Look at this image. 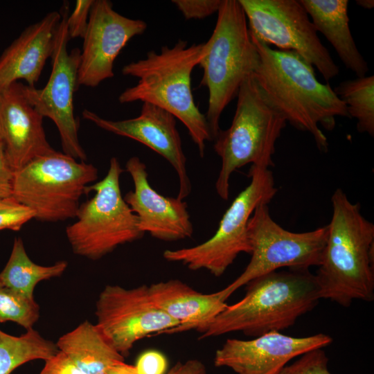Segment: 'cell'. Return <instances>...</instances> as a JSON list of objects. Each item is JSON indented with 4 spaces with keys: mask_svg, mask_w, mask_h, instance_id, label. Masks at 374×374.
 Here are the masks:
<instances>
[{
    "mask_svg": "<svg viewBox=\"0 0 374 374\" xmlns=\"http://www.w3.org/2000/svg\"><path fill=\"white\" fill-rule=\"evenodd\" d=\"M251 38L259 55L253 76L264 98L286 122L311 134L321 152H327L328 139L319 125L331 131L337 117L350 118L345 104L328 83L319 81L314 67L298 53Z\"/></svg>",
    "mask_w": 374,
    "mask_h": 374,
    "instance_id": "obj_1",
    "label": "cell"
},
{
    "mask_svg": "<svg viewBox=\"0 0 374 374\" xmlns=\"http://www.w3.org/2000/svg\"><path fill=\"white\" fill-rule=\"evenodd\" d=\"M244 297L227 305L198 332L202 339L240 332L249 337L292 326L321 299L315 274L285 269L258 276L246 285Z\"/></svg>",
    "mask_w": 374,
    "mask_h": 374,
    "instance_id": "obj_2",
    "label": "cell"
},
{
    "mask_svg": "<svg viewBox=\"0 0 374 374\" xmlns=\"http://www.w3.org/2000/svg\"><path fill=\"white\" fill-rule=\"evenodd\" d=\"M323 258L315 274L321 299L344 307L374 299V224L337 188Z\"/></svg>",
    "mask_w": 374,
    "mask_h": 374,
    "instance_id": "obj_3",
    "label": "cell"
},
{
    "mask_svg": "<svg viewBox=\"0 0 374 374\" xmlns=\"http://www.w3.org/2000/svg\"><path fill=\"white\" fill-rule=\"evenodd\" d=\"M204 55V43L189 46L184 40L164 46L160 52L149 51L145 58L123 66L124 75L139 80L118 96L121 104L141 101L170 113L186 127L202 158L212 137L206 116L194 100L191 74Z\"/></svg>",
    "mask_w": 374,
    "mask_h": 374,
    "instance_id": "obj_4",
    "label": "cell"
},
{
    "mask_svg": "<svg viewBox=\"0 0 374 374\" xmlns=\"http://www.w3.org/2000/svg\"><path fill=\"white\" fill-rule=\"evenodd\" d=\"M215 28L204 43L201 85L208 91L205 114L212 140L220 132L221 115L238 95L243 82L253 75L259 55L238 0H222Z\"/></svg>",
    "mask_w": 374,
    "mask_h": 374,
    "instance_id": "obj_5",
    "label": "cell"
},
{
    "mask_svg": "<svg viewBox=\"0 0 374 374\" xmlns=\"http://www.w3.org/2000/svg\"><path fill=\"white\" fill-rule=\"evenodd\" d=\"M236 109L229 128L220 130L213 148L222 161L215 188L219 197L228 200L229 181L237 169L251 166L269 169L275 143L287 122L264 98L253 75L240 86Z\"/></svg>",
    "mask_w": 374,
    "mask_h": 374,
    "instance_id": "obj_6",
    "label": "cell"
},
{
    "mask_svg": "<svg viewBox=\"0 0 374 374\" xmlns=\"http://www.w3.org/2000/svg\"><path fill=\"white\" fill-rule=\"evenodd\" d=\"M98 169L60 152L37 157L15 172L12 199L34 212L42 222L76 217L80 199Z\"/></svg>",
    "mask_w": 374,
    "mask_h": 374,
    "instance_id": "obj_7",
    "label": "cell"
},
{
    "mask_svg": "<svg viewBox=\"0 0 374 374\" xmlns=\"http://www.w3.org/2000/svg\"><path fill=\"white\" fill-rule=\"evenodd\" d=\"M118 160L112 157L106 176L86 187L84 194L95 195L80 205L77 220L66 228L73 253L98 260L118 246L143 237L137 216L122 196L120 177L123 172Z\"/></svg>",
    "mask_w": 374,
    "mask_h": 374,
    "instance_id": "obj_8",
    "label": "cell"
},
{
    "mask_svg": "<svg viewBox=\"0 0 374 374\" xmlns=\"http://www.w3.org/2000/svg\"><path fill=\"white\" fill-rule=\"evenodd\" d=\"M248 175L249 184L225 211L215 234L196 246L164 251L166 260L181 263L193 271L204 269L220 277L240 253L250 254L249 220L258 205L268 204L278 189L269 169L251 166Z\"/></svg>",
    "mask_w": 374,
    "mask_h": 374,
    "instance_id": "obj_9",
    "label": "cell"
},
{
    "mask_svg": "<svg viewBox=\"0 0 374 374\" xmlns=\"http://www.w3.org/2000/svg\"><path fill=\"white\" fill-rule=\"evenodd\" d=\"M328 232V225L307 232L287 231L272 219L267 204L258 205L247 225L251 260L242 273L222 290L224 296L228 299L251 280L282 268L319 267Z\"/></svg>",
    "mask_w": 374,
    "mask_h": 374,
    "instance_id": "obj_10",
    "label": "cell"
},
{
    "mask_svg": "<svg viewBox=\"0 0 374 374\" xmlns=\"http://www.w3.org/2000/svg\"><path fill=\"white\" fill-rule=\"evenodd\" d=\"M250 35L279 50L292 51L315 67L329 81L339 69L321 43L300 0H238Z\"/></svg>",
    "mask_w": 374,
    "mask_h": 374,
    "instance_id": "obj_11",
    "label": "cell"
},
{
    "mask_svg": "<svg viewBox=\"0 0 374 374\" xmlns=\"http://www.w3.org/2000/svg\"><path fill=\"white\" fill-rule=\"evenodd\" d=\"M61 15L51 57L52 69L48 81L42 89L24 85V92L39 114L54 122L60 136L63 153L77 161H85L87 157L78 139V123L73 111L80 50L75 48L68 52L70 38L66 25L67 6H64Z\"/></svg>",
    "mask_w": 374,
    "mask_h": 374,
    "instance_id": "obj_12",
    "label": "cell"
},
{
    "mask_svg": "<svg viewBox=\"0 0 374 374\" xmlns=\"http://www.w3.org/2000/svg\"><path fill=\"white\" fill-rule=\"evenodd\" d=\"M96 306V324L123 357L138 341L179 325L154 303L146 285L130 289L107 285Z\"/></svg>",
    "mask_w": 374,
    "mask_h": 374,
    "instance_id": "obj_13",
    "label": "cell"
},
{
    "mask_svg": "<svg viewBox=\"0 0 374 374\" xmlns=\"http://www.w3.org/2000/svg\"><path fill=\"white\" fill-rule=\"evenodd\" d=\"M147 24L126 17L108 0H94L83 37L78 73V86L97 87L114 75V62L134 37L143 34Z\"/></svg>",
    "mask_w": 374,
    "mask_h": 374,
    "instance_id": "obj_14",
    "label": "cell"
},
{
    "mask_svg": "<svg viewBox=\"0 0 374 374\" xmlns=\"http://www.w3.org/2000/svg\"><path fill=\"white\" fill-rule=\"evenodd\" d=\"M332 342L323 333L292 337L272 332L249 340L228 339L216 350L213 362L236 374H278L290 360Z\"/></svg>",
    "mask_w": 374,
    "mask_h": 374,
    "instance_id": "obj_15",
    "label": "cell"
},
{
    "mask_svg": "<svg viewBox=\"0 0 374 374\" xmlns=\"http://www.w3.org/2000/svg\"><path fill=\"white\" fill-rule=\"evenodd\" d=\"M82 116L107 132L135 140L161 155L172 166L178 176L179 188L177 197L184 200L189 195L192 186L186 169V157L176 126V118L170 113L144 103L139 115L133 118L112 121L88 109L82 112Z\"/></svg>",
    "mask_w": 374,
    "mask_h": 374,
    "instance_id": "obj_16",
    "label": "cell"
},
{
    "mask_svg": "<svg viewBox=\"0 0 374 374\" xmlns=\"http://www.w3.org/2000/svg\"><path fill=\"white\" fill-rule=\"evenodd\" d=\"M146 170L145 164L138 157L130 158L125 164L134 189L123 198L137 216L140 230L166 242L191 238L194 229L187 203L156 191L150 184Z\"/></svg>",
    "mask_w": 374,
    "mask_h": 374,
    "instance_id": "obj_17",
    "label": "cell"
},
{
    "mask_svg": "<svg viewBox=\"0 0 374 374\" xmlns=\"http://www.w3.org/2000/svg\"><path fill=\"white\" fill-rule=\"evenodd\" d=\"M24 85L16 82L0 91V141L14 172L55 152L46 139L44 117L26 97Z\"/></svg>",
    "mask_w": 374,
    "mask_h": 374,
    "instance_id": "obj_18",
    "label": "cell"
},
{
    "mask_svg": "<svg viewBox=\"0 0 374 374\" xmlns=\"http://www.w3.org/2000/svg\"><path fill=\"white\" fill-rule=\"evenodd\" d=\"M61 13L52 11L27 26L0 55V91L19 80L35 87L51 57Z\"/></svg>",
    "mask_w": 374,
    "mask_h": 374,
    "instance_id": "obj_19",
    "label": "cell"
},
{
    "mask_svg": "<svg viewBox=\"0 0 374 374\" xmlns=\"http://www.w3.org/2000/svg\"><path fill=\"white\" fill-rule=\"evenodd\" d=\"M148 290L154 303L179 323L164 334L199 332L228 305L222 290L205 294L178 279L152 283Z\"/></svg>",
    "mask_w": 374,
    "mask_h": 374,
    "instance_id": "obj_20",
    "label": "cell"
},
{
    "mask_svg": "<svg viewBox=\"0 0 374 374\" xmlns=\"http://www.w3.org/2000/svg\"><path fill=\"white\" fill-rule=\"evenodd\" d=\"M317 33L326 38L346 68L357 77L366 75L368 66L358 50L349 27L348 0H300Z\"/></svg>",
    "mask_w": 374,
    "mask_h": 374,
    "instance_id": "obj_21",
    "label": "cell"
},
{
    "mask_svg": "<svg viewBox=\"0 0 374 374\" xmlns=\"http://www.w3.org/2000/svg\"><path fill=\"white\" fill-rule=\"evenodd\" d=\"M55 344L86 374H104L124 361L98 326L88 321L60 337Z\"/></svg>",
    "mask_w": 374,
    "mask_h": 374,
    "instance_id": "obj_22",
    "label": "cell"
},
{
    "mask_svg": "<svg viewBox=\"0 0 374 374\" xmlns=\"http://www.w3.org/2000/svg\"><path fill=\"white\" fill-rule=\"evenodd\" d=\"M67 265L64 260L50 266L33 262L26 251L21 238H17L8 262L0 273V280L15 292L28 298H34V289L38 283L60 276Z\"/></svg>",
    "mask_w": 374,
    "mask_h": 374,
    "instance_id": "obj_23",
    "label": "cell"
},
{
    "mask_svg": "<svg viewBox=\"0 0 374 374\" xmlns=\"http://www.w3.org/2000/svg\"><path fill=\"white\" fill-rule=\"evenodd\" d=\"M58 350L55 344L42 337L33 328L19 337L0 330V374H11L30 361H46Z\"/></svg>",
    "mask_w": 374,
    "mask_h": 374,
    "instance_id": "obj_24",
    "label": "cell"
},
{
    "mask_svg": "<svg viewBox=\"0 0 374 374\" xmlns=\"http://www.w3.org/2000/svg\"><path fill=\"white\" fill-rule=\"evenodd\" d=\"M345 104L350 118L357 120L360 133L374 136V76L365 75L341 82L334 89Z\"/></svg>",
    "mask_w": 374,
    "mask_h": 374,
    "instance_id": "obj_25",
    "label": "cell"
},
{
    "mask_svg": "<svg viewBox=\"0 0 374 374\" xmlns=\"http://www.w3.org/2000/svg\"><path fill=\"white\" fill-rule=\"evenodd\" d=\"M39 317V307L34 298L15 292L0 280V323L12 321L29 330Z\"/></svg>",
    "mask_w": 374,
    "mask_h": 374,
    "instance_id": "obj_26",
    "label": "cell"
},
{
    "mask_svg": "<svg viewBox=\"0 0 374 374\" xmlns=\"http://www.w3.org/2000/svg\"><path fill=\"white\" fill-rule=\"evenodd\" d=\"M278 374H332L328 368V358L322 348L301 355L299 359L286 365Z\"/></svg>",
    "mask_w": 374,
    "mask_h": 374,
    "instance_id": "obj_27",
    "label": "cell"
},
{
    "mask_svg": "<svg viewBox=\"0 0 374 374\" xmlns=\"http://www.w3.org/2000/svg\"><path fill=\"white\" fill-rule=\"evenodd\" d=\"M34 217L32 210L12 199L0 207V230L19 231L24 224Z\"/></svg>",
    "mask_w": 374,
    "mask_h": 374,
    "instance_id": "obj_28",
    "label": "cell"
},
{
    "mask_svg": "<svg viewBox=\"0 0 374 374\" xmlns=\"http://www.w3.org/2000/svg\"><path fill=\"white\" fill-rule=\"evenodd\" d=\"M222 0H173L186 19H202L218 12Z\"/></svg>",
    "mask_w": 374,
    "mask_h": 374,
    "instance_id": "obj_29",
    "label": "cell"
},
{
    "mask_svg": "<svg viewBox=\"0 0 374 374\" xmlns=\"http://www.w3.org/2000/svg\"><path fill=\"white\" fill-rule=\"evenodd\" d=\"M94 0H77L72 12L66 19L68 33L70 39H83L87 31L89 13Z\"/></svg>",
    "mask_w": 374,
    "mask_h": 374,
    "instance_id": "obj_30",
    "label": "cell"
},
{
    "mask_svg": "<svg viewBox=\"0 0 374 374\" xmlns=\"http://www.w3.org/2000/svg\"><path fill=\"white\" fill-rule=\"evenodd\" d=\"M134 366L139 374H166L168 362L162 353L150 350L142 353Z\"/></svg>",
    "mask_w": 374,
    "mask_h": 374,
    "instance_id": "obj_31",
    "label": "cell"
},
{
    "mask_svg": "<svg viewBox=\"0 0 374 374\" xmlns=\"http://www.w3.org/2000/svg\"><path fill=\"white\" fill-rule=\"evenodd\" d=\"M44 362L39 374H86L60 350Z\"/></svg>",
    "mask_w": 374,
    "mask_h": 374,
    "instance_id": "obj_32",
    "label": "cell"
},
{
    "mask_svg": "<svg viewBox=\"0 0 374 374\" xmlns=\"http://www.w3.org/2000/svg\"><path fill=\"white\" fill-rule=\"evenodd\" d=\"M14 170L9 165L4 151V147L0 141V199H12V182Z\"/></svg>",
    "mask_w": 374,
    "mask_h": 374,
    "instance_id": "obj_33",
    "label": "cell"
},
{
    "mask_svg": "<svg viewBox=\"0 0 374 374\" xmlns=\"http://www.w3.org/2000/svg\"><path fill=\"white\" fill-rule=\"evenodd\" d=\"M205 365L199 360L191 359L178 362L166 374H206Z\"/></svg>",
    "mask_w": 374,
    "mask_h": 374,
    "instance_id": "obj_34",
    "label": "cell"
},
{
    "mask_svg": "<svg viewBox=\"0 0 374 374\" xmlns=\"http://www.w3.org/2000/svg\"><path fill=\"white\" fill-rule=\"evenodd\" d=\"M104 374H139L134 365L123 362L110 366Z\"/></svg>",
    "mask_w": 374,
    "mask_h": 374,
    "instance_id": "obj_35",
    "label": "cell"
},
{
    "mask_svg": "<svg viewBox=\"0 0 374 374\" xmlns=\"http://www.w3.org/2000/svg\"><path fill=\"white\" fill-rule=\"evenodd\" d=\"M356 3L364 9H372L374 6L373 0H356Z\"/></svg>",
    "mask_w": 374,
    "mask_h": 374,
    "instance_id": "obj_36",
    "label": "cell"
},
{
    "mask_svg": "<svg viewBox=\"0 0 374 374\" xmlns=\"http://www.w3.org/2000/svg\"><path fill=\"white\" fill-rule=\"evenodd\" d=\"M13 199H8V200H1L0 199V207L1 206H3L6 204H7L8 202H10L11 200H12Z\"/></svg>",
    "mask_w": 374,
    "mask_h": 374,
    "instance_id": "obj_37",
    "label": "cell"
}]
</instances>
